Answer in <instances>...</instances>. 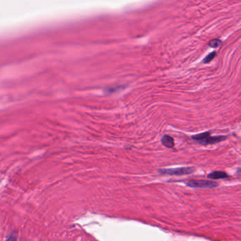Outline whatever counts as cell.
I'll return each mask as SVG.
<instances>
[{
  "instance_id": "obj_1",
  "label": "cell",
  "mask_w": 241,
  "mask_h": 241,
  "mask_svg": "<svg viewBox=\"0 0 241 241\" xmlns=\"http://www.w3.org/2000/svg\"><path fill=\"white\" fill-rule=\"evenodd\" d=\"M192 139L197 141L198 143L201 144H216L218 142H220L223 140L226 139L225 137H222V136H219V137H211L210 132H204V133H201L194 135L192 137Z\"/></svg>"
},
{
  "instance_id": "obj_2",
  "label": "cell",
  "mask_w": 241,
  "mask_h": 241,
  "mask_svg": "<svg viewBox=\"0 0 241 241\" xmlns=\"http://www.w3.org/2000/svg\"><path fill=\"white\" fill-rule=\"evenodd\" d=\"M195 168L192 167L176 168H166L159 170V173L161 174L169 175H185L192 174L195 172Z\"/></svg>"
},
{
  "instance_id": "obj_3",
  "label": "cell",
  "mask_w": 241,
  "mask_h": 241,
  "mask_svg": "<svg viewBox=\"0 0 241 241\" xmlns=\"http://www.w3.org/2000/svg\"><path fill=\"white\" fill-rule=\"evenodd\" d=\"M188 187L192 188H206V189H213L219 186V184L216 182L208 180H190L187 183Z\"/></svg>"
},
{
  "instance_id": "obj_4",
  "label": "cell",
  "mask_w": 241,
  "mask_h": 241,
  "mask_svg": "<svg viewBox=\"0 0 241 241\" xmlns=\"http://www.w3.org/2000/svg\"><path fill=\"white\" fill-rule=\"evenodd\" d=\"M208 178L216 180V179H224L228 177V175H227L225 172L223 171H214L212 173H209L207 175Z\"/></svg>"
},
{
  "instance_id": "obj_5",
  "label": "cell",
  "mask_w": 241,
  "mask_h": 241,
  "mask_svg": "<svg viewBox=\"0 0 241 241\" xmlns=\"http://www.w3.org/2000/svg\"><path fill=\"white\" fill-rule=\"evenodd\" d=\"M161 143L163 146H165V147L170 148V149L173 148L175 145L174 140H173V138L168 135H164L163 137H162Z\"/></svg>"
},
{
  "instance_id": "obj_6",
  "label": "cell",
  "mask_w": 241,
  "mask_h": 241,
  "mask_svg": "<svg viewBox=\"0 0 241 241\" xmlns=\"http://www.w3.org/2000/svg\"><path fill=\"white\" fill-rule=\"evenodd\" d=\"M221 44V41L220 40H219V39H214V40H211L210 42H209V45L211 47H214V48H215V47H219Z\"/></svg>"
},
{
  "instance_id": "obj_7",
  "label": "cell",
  "mask_w": 241,
  "mask_h": 241,
  "mask_svg": "<svg viewBox=\"0 0 241 241\" xmlns=\"http://www.w3.org/2000/svg\"><path fill=\"white\" fill-rule=\"evenodd\" d=\"M215 55H216V52H211L210 54H209V55H207V56L204 59V60H203V62H204V63H209V62H210L214 58Z\"/></svg>"
},
{
  "instance_id": "obj_8",
  "label": "cell",
  "mask_w": 241,
  "mask_h": 241,
  "mask_svg": "<svg viewBox=\"0 0 241 241\" xmlns=\"http://www.w3.org/2000/svg\"><path fill=\"white\" fill-rule=\"evenodd\" d=\"M6 241H17V238L16 237L13 236V235H11V236L7 239V240Z\"/></svg>"
}]
</instances>
